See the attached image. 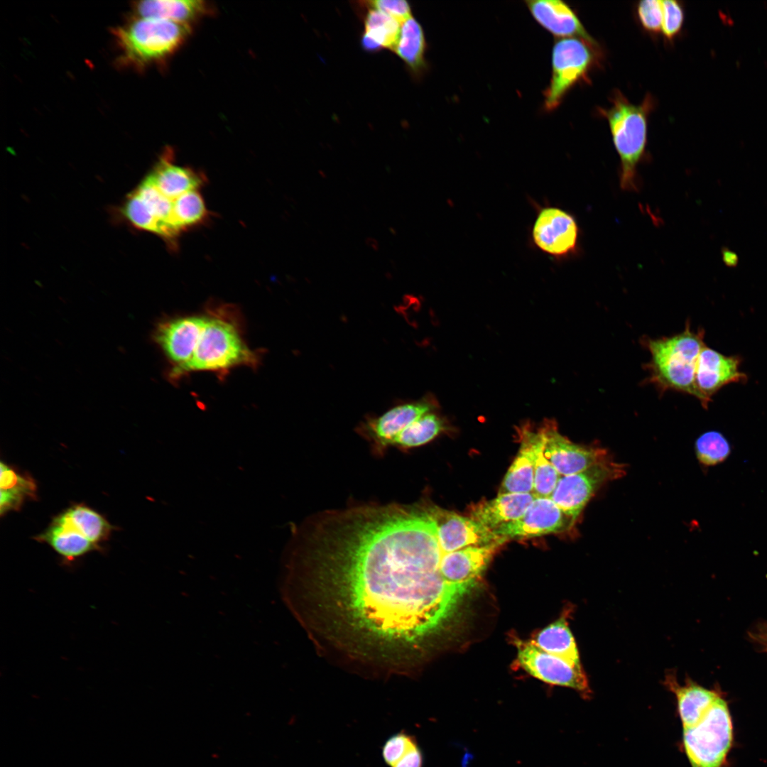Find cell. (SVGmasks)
I'll list each match as a JSON object with an SVG mask.
<instances>
[{"mask_svg": "<svg viewBox=\"0 0 767 767\" xmlns=\"http://www.w3.org/2000/svg\"><path fill=\"white\" fill-rule=\"evenodd\" d=\"M428 503L366 504L327 511L315 535V569L354 629L394 643L442 633L471 592L447 584Z\"/></svg>", "mask_w": 767, "mask_h": 767, "instance_id": "cell-1", "label": "cell"}, {"mask_svg": "<svg viewBox=\"0 0 767 767\" xmlns=\"http://www.w3.org/2000/svg\"><path fill=\"white\" fill-rule=\"evenodd\" d=\"M608 109L599 113L608 121L615 149L620 158L619 185L626 192L638 188V166L646 152L648 116L653 107L649 94L639 104L631 102L619 90H615Z\"/></svg>", "mask_w": 767, "mask_h": 767, "instance_id": "cell-2", "label": "cell"}, {"mask_svg": "<svg viewBox=\"0 0 767 767\" xmlns=\"http://www.w3.org/2000/svg\"><path fill=\"white\" fill-rule=\"evenodd\" d=\"M703 330L694 332L687 322L685 330L670 337L647 339L651 359L647 364L649 381L660 391L673 390L695 397L696 365L705 347Z\"/></svg>", "mask_w": 767, "mask_h": 767, "instance_id": "cell-3", "label": "cell"}, {"mask_svg": "<svg viewBox=\"0 0 767 767\" xmlns=\"http://www.w3.org/2000/svg\"><path fill=\"white\" fill-rule=\"evenodd\" d=\"M227 307L206 315V321L192 359L171 375L176 378L194 371H224L244 365L255 368L259 357L244 342L237 324L227 316Z\"/></svg>", "mask_w": 767, "mask_h": 767, "instance_id": "cell-4", "label": "cell"}, {"mask_svg": "<svg viewBox=\"0 0 767 767\" xmlns=\"http://www.w3.org/2000/svg\"><path fill=\"white\" fill-rule=\"evenodd\" d=\"M191 25L168 20L138 17L114 30L126 62L146 66L173 55L191 34Z\"/></svg>", "mask_w": 767, "mask_h": 767, "instance_id": "cell-5", "label": "cell"}, {"mask_svg": "<svg viewBox=\"0 0 767 767\" xmlns=\"http://www.w3.org/2000/svg\"><path fill=\"white\" fill-rule=\"evenodd\" d=\"M114 527L97 511L84 504L69 507L55 516L35 538L49 545L67 560L100 549Z\"/></svg>", "mask_w": 767, "mask_h": 767, "instance_id": "cell-6", "label": "cell"}, {"mask_svg": "<svg viewBox=\"0 0 767 767\" xmlns=\"http://www.w3.org/2000/svg\"><path fill=\"white\" fill-rule=\"evenodd\" d=\"M731 740L730 714L719 697L697 724L683 728L684 746L692 767H720Z\"/></svg>", "mask_w": 767, "mask_h": 767, "instance_id": "cell-7", "label": "cell"}, {"mask_svg": "<svg viewBox=\"0 0 767 767\" xmlns=\"http://www.w3.org/2000/svg\"><path fill=\"white\" fill-rule=\"evenodd\" d=\"M600 57L581 39L567 38L556 41L552 52V76L544 92L545 110L557 108L577 83L589 82L588 75Z\"/></svg>", "mask_w": 767, "mask_h": 767, "instance_id": "cell-8", "label": "cell"}, {"mask_svg": "<svg viewBox=\"0 0 767 767\" xmlns=\"http://www.w3.org/2000/svg\"><path fill=\"white\" fill-rule=\"evenodd\" d=\"M624 473V464L606 459L582 472L560 476L550 498L575 523L595 491Z\"/></svg>", "mask_w": 767, "mask_h": 767, "instance_id": "cell-9", "label": "cell"}, {"mask_svg": "<svg viewBox=\"0 0 767 767\" xmlns=\"http://www.w3.org/2000/svg\"><path fill=\"white\" fill-rule=\"evenodd\" d=\"M438 402L431 393L396 405L379 416H369L357 427V433L371 445L376 455L393 447L398 436L424 414L436 410Z\"/></svg>", "mask_w": 767, "mask_h": 767, "instance_id": "cell-10", "label": "cell"}, {"mask_svg": "<svg viewBox=\"0 0 767 767\" xmlns=\"http://www.w3.org/2000/svg\"><path fill=\"white\" fill-rule=\"evenodd\" d=\"M580 227L575 217L555 206L540 207L531 229L536 248L560 259L576 254L580 244Z\"/></svg>", "mask_w": 767, "mask_h": 767, "instance_id": "cell-11", "label": "cell"}, {"mask_svg": "<svg viewBox=\"0 0 767 767\" xmlns=\"http://www.w3.org/2000/svg\"><path fill=\"white\" fill-rule=\"evenodd\" d=\"M517 661L529 675L546 683L570 687L589 695L587 678L581 665L546 653L531 641H516Z\"/></svg>", "mask_w": 767, "mask_h": 767, "instance_id": "cell-12", "label": "cell"}, {"mask_svg": "<svg viewBox=\"0 0 767 767\" xmlns=\"http://www.w3.org/2000/svg\"><path fill=\"white\" fill-rule=\"evenodd\" d=\"M428 509L443 553L469 546L502 545L506 541L470 517L462 516L431 504H428Z\"/></svg>", "mask_w": 767, "mask_h": 767, "instance_id": "cell-13", "label": "cell"}, {"mask_svg": "<svg viewBox=\"0 0 767 767\" xmlns=\"http://www.w3.org/2000/svg\"><path fill=\"white\" fill-rule=\"evenodd\" d=\"M538 429L543 438L544 455L561 476L582 472L607 459V454L602 448L571 442L560 434L553 421L545 420Z\"/></svg>", "mask_w": 767, "mask_h": 767, "instance_id": "cell-14", "label": "cell"}, {"mask_svg": "<svg viewBox=\"0 0 767 767\" xmlns=\"http://www.w3.org/2000/svg\"><path fill=\"white\" fill-rule=\"evenodd\" d=\"M573 521L550 497H535L524 514L493 532L510 539H525L563 532Z\"/></svg>", "mask_w": 767, "mask_h": 767, "instance_id": "cell-15", "label": "cell"}, {"mask_svg": "<svg viewBox=\"0 0 767 767\" xmlns=\"http://www.w3.org/2000/svg\"><path fill=\"white\" fill-rule=\"evenodd\" d=\"M206 321L204 316H187L160 322L153 332L155 342L174 365L170 375L192 357Z\"/></svg>", "mask_w": 767, "mask_h": 767, "instance_id": "cell-16", "label": "cell"}, {"mask_svg": "<svg viewBox=\"0 0 767 767\" xmlns=\"http://www.w3.org/2000/svg\"><path fill=\"white\" fill-rule=\"evenodd\" d=\"M740 363L739 357L725 356L705 345L698 357L695 378V398L704 408L725 385L747 379L739 370Z\"/></svg>", "mask_w": 767, "mask_h": 767, "instance_id": "cell-17", "label": "cell"}, {"mask_svg": "<svg viewBox=\"0 0 767 767\" xmlns=\"http://www.w3.org/2000/svg\"><path fill=\"white\" fill-rule=\"evenodd\" d=\"M501 545L469 546L445 553L440 562L442 577L452 587L472 592Z\"/></svg>", "mask_w": 767, "mask_h": 767, "instance_id": "cell-18", "label": "cell"}, {"mask_svg": "<svg viewBox=\"0 0 767 767\" xmlns=\"http://www.w3.org/2000/svg\"><path fill=\"white\" fill-rule=\"evenodd\" d=\"M526 4L534 19L553 36L575 38L589 44L602 55L598 43L587 31L573 9L560 0H531Z\"/></svg>", "mask_w": 767, "mask_h": 767, "instance_id": "cell-19", "label": "cell"}, {"mask_svg": "<svg viewBox=\"0 0 767 767\" xmlns=\"http://www.w3.org/2000/svg\"><path fill=\"white\" fill-rule=\"evenodd\" d=\"M533 494H504L472 506L470 518L491 531L521 518L535 499Z\"/></svg>", "mask_w": 767, "mask_h": 767, "instance_id": "cell-20", "label": "cell"}, {"mask_svg": "<svg viewBox=\"0 0 767 767\" xmlns=\"http://www.w3.org/2000/svg\"><path fill=\"white\" fill-rule=\"evenodd\" d=\"M165 196L174 200L183 194L198 190L204 176L188 167L173 162L172 153H165L146 177Z\"/></svg>", "mask_w": 767, "mask_h": 767, "instance_id": "cell-21", "label": "cell"}, {"mask_svg": "<svg viewBox=\"0 0 767 767\" xmlns=\"http://www.w3.org/2000/svg\"><path fill=\"white\" fill-rule=\"evenodd\" d=\"M521 446L499 488V494H533L534 456L529 425L519 430Z\"/></svg>", "mask_w": 767, "mask_h": 767, "instance_id": "cell-22", "label": "cell"}, {"mask_svg": "<svg viewBox=\"0 0 767 767\" xmlns=\"http://www.w3.org/2000/svg\"><path fill=\"white\" fill-rule=\"evenodd\" d=\"M138 17L168 20L190 25L210 11L200 0H147L135 6Z\"/></svg>", "mask_w": 767, "mask_h": 767, "instance_id": "cell-23", "label": "cell"}, {"mask_svg": "<svg viewBox=\"0 0 767 767\" xmlns=\"http://www.w3.org/2000/svg\"><path fill=\"white\" fill-rule=\"evenodd\" d=\"M667 683L676 695L683 728L697 724L719 697L715 692L692 683L680 686L671 675Z\"/></svg>", "mask_w": 767, "mask_h": 767, "instance_id": "cell-24", "label": "cell"}, {"mask_svg": "<svg viewBox=\"0 0 767 767\" xmlns=\"http://www.w3.org/2000/svg\"><path fill=\"white\" fill-rule=\"evenodd\" d=\"M368 7L361 38L363 49L368 52H377L382 49L393 50L401 25L388 14Z\"/></svg>", "mask_w": 767, "mask_h": 767, "instance_id": "cell-25", "label": "cell"}, {"mask_svg": "<svg viewBox=\"0 0 767 767\" xmlns=\"http://www.w3.org/2000/svg\"><path fill=\"white\" fill-rule=\"evenodd\" d=\"M531 641L546 653L581 665L577 646L565 616L541 629Z\"/></svg>", "mask_w": 767, "mask_h": 767, "instance_id": "cell-26", "label": "cell"}, {"mask_svg": "<svg viewBox=\"0 0 767 767\" xmlns=\"http://www.w3.org/2000/svg\"><path fill=\"white\" fill-rule=\"evenodd\" d=\"M426 42L423 29L413 16L403 22L397 43L393 51L415 75L425 68Z\"/></svg>", "mask_w": 767, "mask_h": 767, "instance_id": "cell-27", "label": "cell"}, {"mask_svg": "<svg viewBox=\"0 0 767 767\" xmlns=\"http://www.w3.org/2000/svg\"><path fill=\"white\" fill-rule=\"evenodd\" d=\"M0 478L1 515L12 510H18L26 499L35 497L36 486L33 479L19 474L3 462L1 463Z\"/></svg>", "mask_w": 767, "mask_h": 767, "instance_id": "cell-28", "label": "cell"}, {"mask_svg": "<svg viewBox=\"0 0 767 767\" xmlns=\"http://www.w3.org/2000/svg\"><path fill=\"white\" fill-rule=\"evenodd\" d=\"M137 194L162 226L163 236L173 246L180 233L173 222V200L165 196L146 178L136 190Z\"/></svg>", "mask_w": 767, "mask_h": 767, "instance_id": "cell-29", "label": "cell"}, {"mask_svg": "<svg viewBox=\"0 0 767 767\" xmlns=\"http://www.w3.org/2000/svg\"><path fill=\"white\" fill-rule=\"evenodd\" d=\"M447 428L445 420L435 410L428 412L413 421L395 440L393 447L406 450L433 440Z\"/></svg>", "mask_w": 767, "mask_h": 767, "instance_id": "cell-30", "label": "cell"}, {"mask_svg": "<svg viewBox=\"0 0 767 767\" xmlns=\"http://www.w3.org/2000/svg\"><path fill=\"white\" fill-rule=\"evenodd\" d=\"M529 428L534 456L533 494L535 497H550L561 475L544 455L543 442L539 429L534 430Z\"/></svg>", "mask_w": 767, "mask_h": 767, "instance_id": "cell-31", "label": "cell"}, {"mask_svg": "<svg viewBox=\"0 0 767 767\" xmlns=\"http://www.w3.org/2000/svg\"><path fill=\"white\" fill-rule=\"evenodd\" d=\"M209 214L198 190L187 192L173 200V222L180 233L204 223Z\"/></svg>", "mask_w": 767, "mask_h": 767, "instance_id": "cell-32", "label": "cell"}, {"mask_svg": "<svg viewBox=\"0 0 767 767\" xmlns=\"http://www.w3.org/2000/svg\"><path fill=\"white\" fill-rule=\"evenodd\" d=\"M695 452L700 462L705 466H714L725 461L731 452L726 437L718 431H708L696 440Z\"/></svg>", "mask_w": 767, "mask_h": 767, "instance_id": "cell-33", "label": "cell"}, {"mask_svg": "<svg viewBox=\"0 0 767 767\" xmlns=\"http://www.w3.org/2000/svg\"><path fill=\"white\" fill-rule=\"evenodd\" d=\"M124 212L136 227L163 236L161 224L136 191L126 200Z\"/></svg>", "mask_w": 767, "mask_h": 767, "instance_id": "cell-34", "label": "cell"}, {"mask_svg": "<svg viewBox=\"0 0 767 767\" xmlns=\"http://www.w3.org/2000/svg\"><path fill=\"white\" fill-rule=\"evenodd\" d=\"M417 744L416 739L404 730L392 734L381 748V755L385 763L388 767H393Z\"/></svg>", "mask_w": 767, "mask_h": 767, "instance_id": "cell-35", "label": "cell"}, {"mask_svg": "<svg viewBox=\"0 0 767 767\" xmlns=\"http://www.w3.org/2000/svg\"><path fill=\"white\" fill-rule=\"evenodd\" d=\"M660 1L663 11L662 33L667 39L672 40L680 33L682 27L683 9L677 1Z\"/></svg>", "mask_w": 767, "mask_h": 767, "instance_id": "cell-36", "label": "cell"}, {"mask_svg": "<svg viewBox=\"0 0 767 767\" xmlns=\"http://www.w3.org/2000/svg\"><path fill=\"white\" fill-rule=\"evenodd\" d=\"M636 12L645 30L653 33L662 31L663 11L660 1H641L637 5Z\"/></svg>", "mask_w": 767, "mask_h": 767, "instance_id": "cell-37", "label": "cell"}, {"mask_svg": "<svg viewBox=\"0 0 767 767\" xmlns=\"http://www.w3.org/2000/svg\"><path fill=\"white\" fill-rule=\"evenodd\" d=\"M366 6L378 9L396 20L401 25L412 17L411 9L405 0H376L366 1Z\"/></svg>", "mask_w": 767, "mask_h": 767, "instance_id": "cell-38", "label": "cell"}, {"mask_svg": "<svg viewBox=\"0 0 767 767\" xmlns=\"http://www.w3.org/2000/svg\"><path fill=\"white\" fill-rule=\"evenodd\" d=\"M423 755L417 744L411 748L393 767H423Z\"/></svg>", "mask_w": 767, "mask_h": 767, "instance_id": "cell-39", "label": "cell"}, {"mask_svg": "<svg viewBox=\"0 0 767 767\" xmlns=\"http://www.w3.org/2000/svg\"><path fill=\"white\" fill-rule=\"evenodd\" d=\"M750 636L761 649L767 653V623H762L751 631Z\"/></svg>", "mask_w": 767, "mask_h": 767, "instance_id": "cell-40", "label": "cell"}, {"mask_svg": "<svg viewBox=\"0 0 767 767\" xmlns=\"http://www.w3.org/2000/svg\"><path fill=\"white\" fill-rule=\"evenodd\" d=\"M723 259L729 266H734L737 263V256L729 250L723 251Z\"/></svg>", "mask_w": 767, "mask_h": 767, "instance_id": "cell-41", "label": "cell"}, {"mask_svg": "<svg viewBox=\"0 0 767 767\" xmlns=\"http://www.w3.org/2000/svg\"><path fill=\"white\" fill-rule=\"evenodd\" d=\"M366 243L374 249H378V243L372 238H368L366 240Z\"/></svg>", "mask_w": 767, "mask_h": 767, "instance_id": "cell-42", "label": "cell"}]
</instances>
